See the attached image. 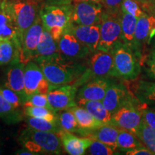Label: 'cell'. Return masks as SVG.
I'll return each instance as SVG.
<instances>
[{"label":"cell","mask_w":155,"mask_h":155,"mask_svg":"<svg viewBox=\"0 0 155 155\" xmlns=\"http://www.w3.org/2000/svg\"><path fill=\"white\" fill-rule=\"evenodd\" d=\"M0 91L2 94L7 102L12 106L15 109H17L23 104V101L21 97L16 92L12 89L5 86H0Z\"/></svg>","instance_id":"cell-36"},{"label":"cell","mask_w":155,"mask_h":155,"mask_svg":"<svg viewBox=\"0 0 155 155\" xmlns=\"http://www.w3.org/2000/svg\"><path fill=\"white\" fill-rule=\"evenodd\" d=\"M17 154H20V155H33V154H36L35 153L30 152L29 150H22V151H19L17 153Z\"/></svg>","instance_id":"cell-42"},{"label":"cell","mask_w":155,"mask_h":155,"mask_svg":"<svg viewBox=\"0 0 155 155\" xmlns=\"http://www.w3.org/2000/svg\"><path fill=\"white\" fill-rule=\"evenodd\" d=\"M42 73L53 86H61L75 82L86 71V68L73 62L65 61L61 55L35 61Z\"/></svg>","instance_id":"cell-1"},{"label":"cell","mask_w":155,"mask_h":155,"mask_svg":"<svg viewBox=\"0 0 155 155\" xmlns=\"http://www.w3.org/2000/svg\"><path fill=\"white\" fill-rule=\"evenodd\" d=\"M72 6L46 5L40 9L44 28L58 42L63 32L71 24Z\"/></svg>","instance_id":"cell-4"},{"label":"cell","mask_w":155,"mask_h":155,"mask_svg":"<svg viewBox=\"0 0 155 155\" xmlns=\"http://www.w3.org/2000/svg\"><path fill=\"white\" fill-rule=\"evenodd\" d=\"M24 80L26 98L35 94H48L51 89L57 87L50 83L38 64L32 61L25 64Z\"/></svg>","instance_id":"cell-9"},{"label":"cell","mask_w":155,"mask_h":155,"mask_svg":"<svg viewBox=\"0 0 155 155\" xmlns=\"http://www.w3.org/2000/svg\"><path fill=\"white\" fill-rule=\"evenodd\" d=\"M9 39L21 49V38L9 0H0V40Z\"/></svg>","instance_id":"cell-13"},{"label":"cell","mask_w":155,"mask_h":155,"mask_svg":"<svg viewBox=\"0 0 155 155\" xmlns=\"http://www.w3.org/2000/svg\"><path fill=\"white\" fill-rule=\"evenodd\" d=\"M43 30L44 27L41 17L39 15L23 36L19 51V62L27 64L28 62L33 61Z\"/></svg>","instance_id":"cell-11"},{"label":"cell","mask_w":155,"mask_h":155,"mask_svg":"<svg viewBox=\"0 0 155 155\" xmlns=\"http://www.w3.org/2000/svg\"><path fill=\"white\" fill-rule=\"evenodd\" d=\"M119 131V128L116 126L110 123L106 124L101 126L96 130L92 131L87 137L101 141L116 150L117 149V137Z\"/></svg>","instance_id":"cell-23"},{"label":"cell","mask_w":155,"mask_h":155,"mask_svg":"<svg viewBox=\"0 0 155 155\" xmlns=\"http://www.w3.org/2000/svg\"><path fill=\"white\" fill-rule=\"evenodd\" d=\"M155 35V15H147L137 19L135 30V40L139 58L141 57L144 44Z\"/></svg>","instance_id":"cell-18"},{"label":"cell","mask_w":155,"mask_h":155,"mask_svg":"<svg viewBox=\"0 0 155 155\" xmlns=\"http://www.w3.org/2000/svg\"><path fill=\"white\" fill-rule=\"evenodd\" d=\"M141 116H142L143 121L147 124L152 129H155V111L154 109L139 107Z\"/></svg>","instance_id":"cell-38"},{"label":"cell","mask_w":155,"mask_h":155,"mask_svg":"<svg viewBox=\"0 0 155 155\" xmlns=\"http://www.w3.org/2000/svg\"><path fill=\"white\" fill-rule=\"evenodd\" d=\"M121 15L119 10L104 9L100 23V40L97 50L111 52L121 41Z\"/></svg>","instance_id":"cell-5"},{"label":"cell","mask_w":155,"mask_h":155,"mask_svg":"<svg viewBox=\"0 0 155 155\" xmlns=\"http://www.w3.org/2000/svg\"><path fill=\"white\" fill-rule=\"evenodd\" d=\"M125 152L126 154L127 155H154V154L149 149H147L144 146L127 151Z\"/></svg>","instance_id":"cell-41"},{"label":"cell","mask_w":155,"mask_h":155,"mask_svg":"<svg viewBox=\"0 0 155 155\" xmlns=\"http://www.w3.org/2000/svg\"><path fill=\"white\" fill-rule=\"evenodd\" d=\"M15 111L16 109L6 101L0 91V117H9L12 114H15Z\"/></svg>","instance_id":"cell-37"},{"label":"cell","mask_w":155,"mask_h":155,"mask_svg":"<svg viewBox=\"0 0 155 155\" xmlns=\"http://www.w3.org/2000/svg\"><path fill=\"white\" fill-rule=\"evenodd\" d=\"M58 135L65 152L71 155L84 154L93 141V139L88 137H78L62 129L58 131Z\"/></svg>","instance_id":"cell-19"},{"label":"cell","mask_w":155,"mask_h":155,"mask_svg":"<svg viewBox=\"0 0 155 155\" xmlns=\"http://www.w3.org/2000/svg\"><path fill=\"white\" fill-rule=\"evenodd\" d=\"M0 153H1V150H0Z\"/></svg>","instance_id":"cell-47"},{"label":"cell","mask_w":155,"mask_h":155,"mask_svg":"<svg viewBox=\"0 0 155 155\" xmlns=\"http://www.w3.org/2000/svg\"><path fill=\"white\" fill-rule=\"evenodd\" d=\"M69 110L74 114L78 124L84 131V137H87L92 131L96 130L104 124L96 118H94L84 108L76 105L69 108Z\"/></svg>","instance_id":"cell-24"},{"label":"cell","mask_w":155,"mask_h":155,"mask_svg":"<svg viewBox=\"0 0 155 155\" xmlns=\"http://www.w3.org/2000/svg\"><path fill=\"white\" fill-rule=\"evenodd\" d=\"M27 123L29 127L36 129V130L52 131V132L58 134V131L61 129L59 123L52 122L43 119H39V118L28 116Z\"/></svg>","instance_id":"cell-32"},{"label":"cell","mask_w":155,"mask_h":155,"mask_svg":"<svg viewBox=\"0 0 155 155\" xmlns=\"http://www.w3.org/2000/svg\"><path fill=\"white\" fill-rule=\"evenodd\" d=\"M78 87L73 85H67L55 87L48 93V101L55 111L69 109L77 105L75 97Z\"/></svg>","instance_id":"cell-14"},{"label":"cell","mask_w":155,"mask_h":155,"mask_svg":"<svg viewBox=\"0 0 155 155\" xmlns=\"http://www.w3.org/2000/svg\"><path fill=\"white\" fill-rule=\"evenodd\" d=\"M131 98L127 89L123 85L112 83L108 87L102 103L106 109L113 114Z\"/></svg>","instance_id":"cell-17"},{"label":"cell","mask_w":155,"mask_h":155,"mask_svg":"<svg viewBox=\"0 0 155 155\" xmlns=\"http://www.w3.org/2000/svg\"><path fill=\"white\" fill-rule=\"evenodd\" d=\"M88 152L92 155H112L115 154V150L101 141L94 140L88 147Z\"/></svg>","instance_id":"cell-35"},{"label":"cell","mask_w":155,"mask_h":155,"mask_svg":"<svg viewBox=\"0 0 155 155\" xmlns=\"http://www.w3.org/2000/svg\"><path fill=\"white\" fill-rule=\"evenodd\" d=\"M139 100L147 104H155V82L141 81L137 91Z\"/></svg>","instance_id":"cell-31"},{"label":"cell","mask_w":155,"mask_h":155,"mask_svg":"<svg viewBox=\"0 0 155 155\" xmlns=\"http://www.w3.org/2000/svg\"><path fill=\"white\" fill-rule=\"evenodd\" d=\"M21 141L26 150L35 154L39 152L61 154L62 142L57 133L40 131L29 127L21 134Z\"/></svg>","instance_id":"cell-2"},{"label":"cell","mask_w":155,"mask_h":155,"mask_svg":"<svg viewBox=\"0 0 155 155\" xmlns=\"http://www.w3.org/2000/svg\"><path fill=\"white\" fill-rule=\"evenodd\" d=\"M58 121L61 129L63 130L84 137V131L78 124L74 114L69 109L64 110V111L58 115Z\"/></svg>","instance_id":"cell-27"},{"label":"cell","mask_w":155,"mask_h":155,"mask_svg":"<svg viewBox=\"0 0 155 155\" xmlns=\"http://www.w3.org/2000/svg\"><path fill=\"white\" fill-rule=\"evenodd\" d=\"M72 6L71 22L81 25H98L101 23L104 7L101 2H77Z\"/></svg>","instance_id":"cell-10"},{"label":"cell","mask_w":155,"mask_h":155,"mask_svg":"<svg viewBox=\"0 0 155 155\" xmlns=\"http://www.w3.org/2000/svg\"><path fill=\"white\" fill-rule=\"evenodd\" d=\"M74 2H101V0H73Z\"/></svg>","instance_id":"cell-43"},{"label":"cell","mask_w":155,"mask_h":155,"mask_svg":"<svg viewBox=\"0 0 155 155\" xmlns=\"http://www.w3.org/2000/svg\"><path fill=\"white\" fill-rule=\"evenodd\" d=\"M141 2H153L155 3V0H140Z\"/></svg>","instance_id":"cell-44"},{"label":"cell","mask_w":155,"mask_h":155,"mask_svg":"<svg viewBox=\"0 0 155 155\" xmlns=\"http://www.w3.org/2000/svg\"><path fill=\"white\" fill-rule=\"evenodd\" d=\"M77 105L86 109L94 118L104 124H109L111 122L112 114L106 109L101 101L78 98Z\"/></svg>","instance_id":"cell-25"},{"label":"cell","mask_w":155,"mask_h":155,"mask_svg":"<svg viewBox=\"0 0 155 155\" xmlns=\"http://www.w3.org/2000/svg\"><path fill=\"white\" fill-rule=\"evenodd\" d=\"M124 0H101L104 9L106 10H119L121 9V3Z\"/></svg>","instance_id":"cell-40"},{"label":"cell","mask_w":155,"mask_h":155,"mask_svg":"<svg viewBox=\"0 0 155 155\" xmlns=\"http://www.w3.org/2000/svg\"><path fill=\"white\" fill-rule=\"evenodd\" d=\"M15 22L18 28L21 44L28 29L40 15V7L37 0H9Z\"/></svg>","instance_id":"cell-7"},{"label":"cell","mask_w":155,"mask_h":155,"mask_svg":"<svg viewBox=\"0 0 155 155\" xmlns=\"http://www.w3.org/2000/svg\"><path fill=\"white\" fill-rule=\"evenodd\" d=\"M112 82L108 78H96L84 83L79 89L78 98L102 101Z\"/></svg>","instance_id":"cell-16"},{"label":"cell","mask_w":155,"mask_h":155,"mask_svg":"<svg viewBox=\"0 0 155 155\" xmlns=\"http://www.w3.org/2000/svg\"><path fill=\"white\" fill-rule=\"evenodd\" d=\"M67 30L71 31L81 43L88 47L91 53L96 51L100 40V24L81 25L71 22Z\"/></svg>","instance_id":"cell-15"},{"label":"cell","mask_w":155,"mask_h":155,"mask_svg":"<svg viewBox=\"0 0 155 155\" xmlns=\"http://www.w3.org/2000/svg\"><path fill=\"white\" fill-rule=\"evenodd\" d=\"M58 44L61 56L65 61L73 62L91 54L89 48L81 43L68 30L63 32Z\"/></svg>","instance_id":"cell-12"},{"label":"cell","mask_w":155,"mask_h":155,"mask_svg":"<svg viewBox=\"0 0 155 155\" xmlns=\"http://www.w3.org/2000/svg\"><path fill=\"white\" fill-rule=\"evenodd\" d=\"M19 61V48L9 39L0 40V65L17 63Z\"/></svg>","instance_id":"cell-26"},{"label":"cell","mask_w":155,"mask_h":155,"mask_svg":"<svg viewBox=\"0 0 155 155\" xmlns=\"http://www.w3.org/2000/svg\"><path fill=\"white\" fill-rule=\"evenodd\" d=\"M23 106H40V107H45L52 111H55L52 107L48 101L47 94H35L28 97L23 104Z\"/></svg>","instance_id":"cell-34"},{"label":"cell","mask_w":155,"mask_h":155,"mask_svg":"<svg viewBox=\"0 0 155 155\" xmlns=\"http://www.w3.org/2000/svg\"><path fill=\"white\" fill-rule=\"evenodd\" d=\"M144 147L141 141L134 134L130 131L120 129L117 137V148L123 152Z\"/></svg>","instance_id":"cell-28"},{"label":"cell","mask_w":155,"mask_h":155,"mask_svg":"<svg viewBox=\"0 0 155 155\" xmlns=\"http://www.w3.org/2000/svg\"><path fill=\"white\" fill-rule=\"evenodd\" d=\"M114 59V77L124 80H134L141 72L139 61L129 46L120 41L111 51Z\"/></svg>","instance_id":"cell-3"},{"label":"cell","mask_w":155,"mask_h":155,"mask_svg":"<svg viewBox=\"0 0 155 155\" xmlns=\"http://www.w3.org/2000/svg\"><path fill=\"white\" fill-rule=\"evenodd\" d=\"M24 113L27 116L43 119L52 122L59 123L58 115L56 114V111H52V110L45 107L26 106V107H24Z\"/></svg>","instance_id":"cell-29"},{"label":"cell","mask_w":155,"mask_h":155,"mask_svg":"<svg viewBox=\"0 0 155 155\" xmlns=\"http://www.w3.org/2000/svg\"><path fill=\"white\" fill-rule=\"evenodd\" d=\"M61 55L58 49V44L52 35L44 28L40 37L34 61L40 59L52 58Z\"/></svg>","instance_id":"cell-21"},{"label":"cell","mask_w":155,"mask_h":155,"mask_svg":"<svg viewBox=\"0 0 155 155\" xmlns=\"http://www.w3.org/2000/svg\"><path fill=\"white\" fill-rule=\"evenodd\" d=\"M137 136L143 145L155 155V129L143 121Z\"/></svg>","instance_id":"cell-30"},{"label":"cell","mask_w":155,"mask_h":155,"mask_svg":"<svg viewBox=\"0 0 155 155\" xmlns=\"http://www.w3.org/2000/svg\"><path fill=\"white\" fill-rule=\"evenodd\" d=\"M137 17L130 14L122 12L121 15V41L129 46L139 61L135 40Z\"/></svg>","instance_id":"cell-22"},{"label":"cell","mask_w":155,"mask_h":155,"mask_svg":"<svg viewBox=\"0 0 155 155\" xmlns=\"http://www.w3.org/2000/svg\"><path fill=\"white\" fill-rule=\"evenodd\" d=\"M25 64L20 62L12 63L7 70L5 86L12 89L22 98L23 104L26 100L25 92Z\"/></svg>","instance_id":"cell-20"},{"label":"cell","mask_w":155,"mask_h":155,"mask_svg":"<svg viewBox=\"0 0 155 155\" xmlns=\"http://www.w3.org/2000/svg\"><path fill=\"white\" fill-rule=\"evenodd\" d=\"M154 48H155V41H154Z\"/></svg>","instance_id":"cell-45"},{"label":"cell","mask_w":155,"mask_h":155,"mask_svg":"<svg viewBox=\"0 0 155 155\" xmlns=\"http://www.w3.org/2000/svg\"><path fill=\"white\" fill-rule=\"evenodd\" d=\"M121 10L122 12L130 14L137 18L148 15L143 9L140 0H124L121 5Z\"/></svg>","instance_id":"cell-33"},{"label":"cell","mask_w":155,"mask_h":155,"mask_svg":"<svg viewBox=\"0 0 155 155\" xmlns=\"http://www.w3.org/2000/svg\"><path fill=\"white\" fill-rule=\"evenodd\" d=\"M147 70L146 72L148 76L151 79L155 80V48L149 56L147 61Z\"/></svg>","instance_id":"cell-39"},{"label":"cell","mask_w":155,"mask_h":155,"mask_svg":"<svg viewBox=\"0 0 155 155\" xmlns=\"http://www.w3.org/2000/svg\"><path fill=\"white\" fill-rule=\"evenodd\" d=\"M142 121V116L139 107L135 106L131 98L112 114L110 124L137 135Z\"/></svg>","instance_id":"cell-8"},{"label":"cell","mask_w":155,"mask_h":155,"mask_svg":"<svg viewBox=\"0 0 155 155\" xmlns=\"http://www.w3.org/2000/svg\"><path fill=\"white\" fill-rule=\"evenodd\" d=\"M154 111H155V108H154Z\"/></svg>","instance_id":"cell-46"},{"label":"cell","mask_w":155,"mask_h":155,"mask_svg":"<svg viewBox=\"0 0 155 155\" xmlns=\"http://www.w3.org/2000/svg\"><path fill=\"white\" fill-rule=\"evenodd\" d=\"M114 77V59L110 52L96 50L89 58L88 68L74 83L79 87L96 78Z\"/></svg>","instance_id":"cell-6"}]
</instances>
